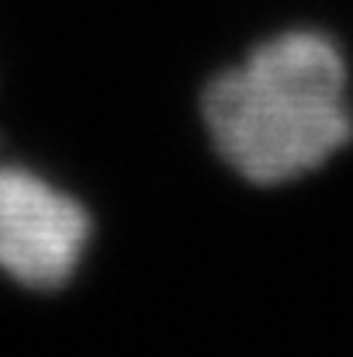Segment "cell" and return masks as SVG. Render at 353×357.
Returning a JSON list of instances; mask_svg holds the SVG:
<instances>
[{
  "mask_svg": "<svg viewBox=\"0 0 353 357\" xmlns=\"http://www.w3.org/2000/svg\"><path fill=\"white\" fill-rule=\"evenodd\" d=\"M201 115L215 153L242 181H301L353 135L347 59L319 31H284L208 84Z\"/></svg>",
  "mask_w": 353,
  "mask_h": 357,
  "instance_id": "cell-1",
  "label": "cell"
},
{
  "mask_svg": "<svg viewBox=\"0 0 353 357\" xmlns=\"http://www.w3.org/2000/svg\"><path fill=\"white\" fill-rule=\"evenodd\" d=\"M91 246L87 208L42 174L0 160V274L28 291H59Z\"/></svg>",
  "mask_w": 353,
  "mask_h": 357,
  "instance_id": "cell-2",
  "label": "cell"
}]
</instances>
